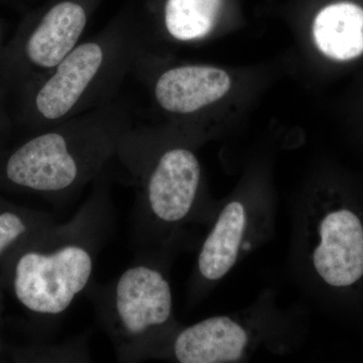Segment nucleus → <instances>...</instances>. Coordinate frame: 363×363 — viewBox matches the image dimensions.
<instances>
[{"instance_id":"1","label":"nucleus","mask_w":363,"mask_h":363,"mask_svg":"<svg viewBox=\"0 0 363 363\" xmlns=\"http://www.w3.org/2000/svg\"><path fill=\"white\" fill-rule=\"evenodd\" d=\"M133 125L130 107L114 99L18 138L0 152V193L70 199L104 173Z\"/></svg>"},{"instance_id":"2","label":"nucleus","mask_w":363,"mask_h":363,"mask_svg":"<svg viewBox=\"0 0 363 363\" xmlns=\"http://www.w3.org/2000/svg\"><path fill=\"white\" fill-rule=\"evenodd\" d=\"M87 200L66 223L55 221L35 234L0 269V283L35 324L70 309L89 286L98 252L111 225L104 173Z\"/></svg>"},{"instance_id":"3","label":"nucleus","mask_w":363,"mask_h":363,"mask_svg":"<svg viewBox=\"0 0 363 363\" xmlns=\"http://www.w3.org/2000/svg\"><path fill=\"white\" fill-rule=\"evenodd\" d=\"M136 26L112 25L77 47L45 76L11 95L16 133L47 130L116 99L143 59Z\"/></svg>"},{"instance_id":"4","label":"nucleus","mask_w":363,"mask_h":363,"mask_svg":"<svg viewBox=\"0 0 363 363\" xmlns=\"http://www.w3.org/2000/svg\"><path fill=\"white\" fill-rule=\"evenodd\" d=\"M116 157L135 184L138 222L152 253L169 257L189 226L213 221L220 203L205 204L201 164L188 145L157 147L147 131L133 125Z\"/></svg>"},{"instance_id":"5","label":"nucleus","mask_w":363,"mask_h":363,"mask_svg":"<svg viewBox=\"0 0 363 363\" xmlns=\"http://www.w3.org/2000/svg\"><path fill=\"white\" fill-rule=\"evenodd\" d=\"M309 331L305 306L281 308L264 288L240 311L182 326L162 360L179 363H241L262 355L286 357L302 347Z\"/></svg>"},{"instance_id":"6","label":"nucleus","mask_w":363,"mask_h":363,"mask_svg":"<svg viewBox=\"0 0 363 363\" xmlns=\"http://www.w3.org/2000/svg\"><path fill=\"white\" fill-rule=\"evenodd\" d=\"M288 264L307 297L357 285L363 278L362 217L325 193H307L293 204Z\"/></svg>"},{"instance_id":"7","label":"nucleus","mask_w":363,"mask_h":363,"mask_svg":"<svg viewBox=\"0 0 363 363\" xmlns=\"http://www.w3.org/2000/svg\"><path fill=\"white\" fill-rule=\"evenodd\" d=\"M168 255L133 264L105 286L98 312L123 362L162 359L183 325L177 320Z\"/></svg>"},{"instance_id":"8","label":"nucleus","mask_w":363,"mask_h":363,"mask_svg":"<svg viewBox=\"0 0 363 363\" xmlns=\"http://www.w3.org/2000/svg\"><path fill=\"white\" fill-rule=\"evenodd\" d=\"M277 215L276 198L267 188L243 187L220 203L189 279V305L201 303L234 267L274 238Z\"/></svg>"},{"instance_id":"9","label":"nucleus","mask_w":363,"mask_h":363,"mask_svg":"<svg viewBox=\"0 0 363 363\" xmlns=\"http://www.w3.org/2000/svg\"><path fill=\"white\" fill-rule=\"evenodd\" d=\"M88 21L80 2L63 0L23 23L0 50V80L11 94L58 66L82 40Z\"/></svg>"},{"instance_id":"10","label":"nucleus","mask_w":363,"mask_h":363,"mask_svg":"<svg viewBox=\"0 0 363 363\" xmlns=\"http://www.w3.org/2000/svg\"><path fill=\"white\" fill-rule=\"evenodd\" d=\"M228 74L215 67L187 65L162 72L152 94L162 111L188 116L215 104L228 92Z\"/></svg>"},{"instance_id":"11","label":"nucleus","mask_w":363,"mask_h":363,"mask_svg":"<svg viewBox=\"0 0 363 363\" xmlns=\"http://www.w3.org/2000/svg\"><path fill=\"white\" fill-rule=\"evenodd\" d=\"M315 43L325 56L350 61L363 54V9L351 2L324 7L314 21Z\"/></svg>"},{"instance_id":"12","label":"nucleus","mask_w":363,"mask_h":363,"mask_svg":"<svg viewBox=\"0 0 363 363\" xmlns=\"http://www.w3.org/2000/svg\"><path fill=\"white\" fill-rule=\"evenodd\" d=\"M54 222L51 214L14 203L0 193V269L21 245Z\"/></svg>"},{"instance_id":"13","label":"nucleus","mask_w":363,"mask_h":363,"mask_svg":"<svg viewBox=\"0 0 363 363\" xmlns=\"http://www.w3.org/2000/svg\"><path fill=\"white\" fill-rule=\"evenodd\" d=\"M222 0H167L164 26L172 38L190 42L207 37L213 30Z\"/></svg>"},{"instance_id":"14","label":"nucleus","mask_w":363,"mask_h":363,"mask_svg":"<svg viewBox=\"0 0 363 363\" xmlns=\"http://www.w3.org/2000/svg\"><path fill=\"white\" fill-rule=\"evenodd\" d=\"M16 135L11 94L0 80V152L6 150Z\"/></svg>"},{"instance_id":"15","label":"nucleus","mask_w":363,"mask_h":363,"mask_svg":"<svg viewBox=\"0 0 363 363\" xmlns=\"http://www.w3.org/2000/svg\"><path fill=\"white\" fill-rule=\"evenodd\" d=\"M4 43H6L4 42V33L2 32L1 26H0V50L4 47Z\"/></svg>"}]
</instances>
